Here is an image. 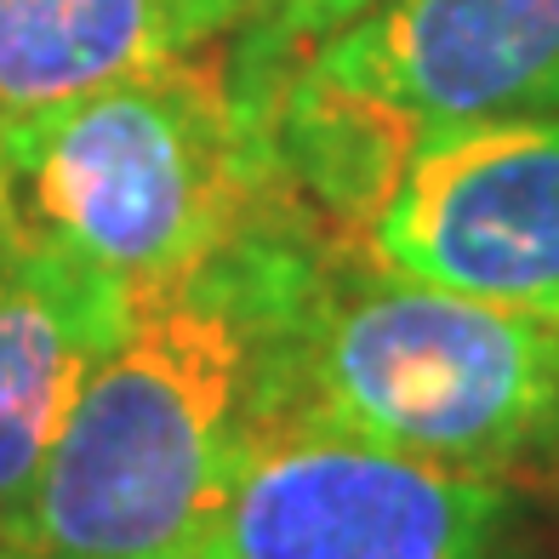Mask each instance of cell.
Instances as JSON below:
<instances>
[{"label":"cell","mask_w":559,"mask_h":559,"mask_svg":"<svg viewBox=\"0 0 559 559\" xmlns=\"http://www.w3.org/2000/svg\"><path fill=\"white\" fill-rule=\"evenodd\" d=\"M292 58L246 23L0 120V223L132 302L212 269L280 212L309 206L274 148V86Z\"/></svg>","instance_id":"obj_2"},{"label":"cell","mask_w":559,"mask_h":559,"mask_svg":"<svg viewBox=\"0 0 559 559\" xmlns=\"http://www.w3.org/2000/svg\"><path fill=\"white\" fill-rule=\"evenodd\" d=\"M160 559H228V554H223V543H217V531H212V537H200V543H189V548H177V554H160Z\"/></svg>","instance_id":"obj_10"},{"label":"cell","mask_w":559,"mask_h":559,"mask_svg":"<svg viewBox=\"0 0 559 559\" xmlns=\"http://www.w3.org/2000/svg\"><path fill=\"white\" fill-rule=\"evenodd\" d=\"M366 7H377V0H269L258 29H269L274 40H286L292 52H309L314 40H325L332 29L354 23Z\"/></svg>","instance_id":"obj_9"},{"label":"cell","mask_w":559,"mask_h":559,"mask_svg":"<svg viewBox=\"0 0 559 559\" xmlns=\"http://www.w3.org/2000/svg\"><path fill=\"white\" fill-rule=\"evenodd\" d=\"M337 240L314 206H292L212 269L138 297L7 548L17 559H160L212 537L274 417L280 320Z\"/></svg>","instance_id":"obj_1"},{"label":"cell","mask_w":559,"mask_h":559,"mask_svg":"<svg viewBox=\"0 0 559 559\" xmlns=\"http://www.w3.org/2000/svg\"><path fill=\"white\" fill-rule=\"evenodd\" d=\"M0 559H17V554H12V548H0Z\"/></svg>","instance_id":"obj_11"},{"label":"cell","mask_w":559,"mask_h":559,"mask_svg":"<svg viewBox=\"0 0 559 559\" xmlns=\"http://www.w3.org/2000/svg\"><path fill=\"white\" fill-rule=\"evenodd\" d=\"M132 320V297L0 223V548L17 537L86 377Z\"/></svg>","instance_id":"obj_7"},{"label":"cell","mask_w":559,"mask_h":559,"mask_svg":"<svg viewBox=\"0 0 559 559\" xmlns=\"http://www.w3.org/2000/svg\"><path fill=\"white\" fill-rule=\"evenodd\" d=\"M366 251L412 280L559 314V115L417 132Z\"/></svg>","instance_id":"obj_5"},{"label":"cell","mask_w":559,"mask_h":559,"mask_svg":"<svg viewBox=\"0 0 559 559\" xmlns=\"http://www.w3.org/2000/svg\"><path fill=\"white\" fill-rule=\"evenodd\" d=\"M269 0H0V120L263 23Z\"/></svg>","instance_id":"obj_8"},{"label":"cell","mask_w":559,"mask_h":559,"mask_svg":"<svg viewBox=\"0 0 559 559\" xmlns=\"http://www.w3.org/2000/svg\"><path fill=\"white\" fill-rule=\"evenodd\" d=\"M269 423L559 497V314L412 280L337 240L280 320Z\"/></svg>","instance_id":"obj_3"},{"label":"cell","mask_w":559,"mask_h":559,"mask_svg":"<svg viewBox=\"0 0 559 559\" xmlns=\"http://www.w3.org/2000/svg\"><path fill=\"white\" fill-rule=\"evenodd\" d=\"M302 69L405 132L559 115V0H377Z\"/></svg>","instance_id":"obj_6"},{"label":"cell","mask_w":559,"mask_h":559,"mask_svg":"<svg viewBox=\"0 0 559 559\" xmlns=\"http://www.w3.org/2000/svg\"><path fill=\"white\" fill-rule=\"evenodd\" d=\"M525 491L320 423H269L223 502L228 559H520Z\"/></svg>","instance_id":"obj_4"}]
</instances>
